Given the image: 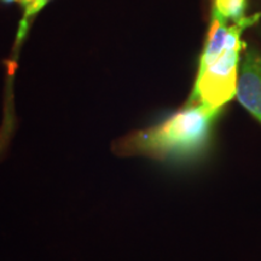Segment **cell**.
<instances>
[{
	"mask_svg": "<svg viewBox=\"0 0 261 261\" xmlns=\"http://www.w3.org/2000/svg\"><path fill=\"white\" fill-rule=\"evenodd\" d=\"M18 2H19V3H21V5H22V6H23V8H25V6H27V5H29V4H31V3H32V2H34V0H18Z\"/></svg>",
	"mask_w": 261,
	"mask_h": 261,
	"instance_id": "obj_7",
	"label": "cell"
},
{
	"mask_svg": "<svg viewBox=\"0 0 261 261\" xmlns=\"http://www.w3.org/2000/svg\"><path fill=\"white\" fill-rule=\"evenodd\" d=\"M247 0H213L212 11L217 12L227 21L237 22L244 17Z\"/></svg>",
	"mask_w": 261,
	"mask_h": 261,
	"instance_id": "obj_5",
	"label": "cell"
},
{
	"mask_svg": "<svg viewBox=\"0 0 261 261\" xmlns=\"http://www.w3.org/2000/svg\"><path fill=\"white\" fill-rule=\"evenodd\" d=\"M236 98L261 123V54L248 48L241 60Z\"/></svg>",
	"mask_w": 261,
	"mask_h": 261,
	"instance_id": "obj_3",
	"label": "cell"
},
{
	"mask_svg": "<svg viewBox=\"0 0 261 261\" xmlns=\"http://www.w3.org/2000/svg\"><path fill=\"white\" fill-rule=\"evenodd\" d=\"M260 18L261 12H257L252 16H244L228 25L226 48L213 63L204 69L197 70L188 103L223 109L225 104L236 97L241 52L244 47L242 34L247 28L257 23Z\"/></svg>",
	"mask_w": 261,
	"mask_h": 261,
	"instance_id": "obj_2",
	"label": "cell"
},
{
	"mask_svg": "<svg viewBox=\"0 0 261 261\" xmlns=\"http://www.w3.org/2000/svg\"><path fill=\"white\" fill-rule=\"evenodd\" d=\"M227 19L221 17L217 12L212 11L211 24L208 28L207 37L202 50L200 63H198V70L204 69L208 65L213 63L215 60L220 57L226 48L227 45V34L228 24Z\"/></svg>",
	"mask_w": 261,
	"mask_h": 261,
	"instance_id": "obj_4",
	"label": "cell"
},
{
	"mask_svg": "<svg viewBox=\"0 0 261 261\" xmlns=\"http://www.w3.org/2000/svg\"><path fill=\"white\" fill-rule=\"evenodd\" d=\"M50 2V0H34V2H32L31 4L27 5L24 8V16L23 18H22V22H21V25H19V32H18V40H22V38L24 37L25 33H27V29H28V22L31 21L32 17H34L35 15L38 14L40 10L44 8L45 5L47 4V3Z\"/></svg>",
	"mask_w": 261,
	"mask_h": 261,
	"instance_id": "obj_6",
	"label": "cell"
},
{
	"mask_svg": "<svg viewBox=\"0 0 261 261\" xmlns=\"http://www.w3.org/2000/svg\"><path fill=\"white\" fill-rule=\"evenodd\" d=\"M221 110L188 103L158 125L117 140L114 151L121 156L142 155L159 160L191 158L207 145Z\"/></svg>",
	"mask_w": 261,
	"mask_h": 261,
	"instance_id": "obj_1",
	"label": "cell"
},
{
	"mask_svg": "<svg viewBox=\"0 0 261 261\" xmlns=\"http://www.w3.org/2000/svg\"><path fill=\"white\" fill-rule=\"evenodd\" d=\"M3 3H14V2H18V0H0Z\"/></svg>",
	"mask_w": 261,
	"mask_h": 261,
	"instance_id": "obj_8",
	"label": "cell"
}]
</instances>
